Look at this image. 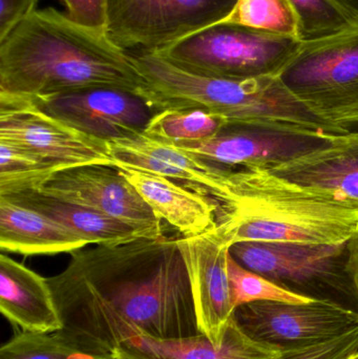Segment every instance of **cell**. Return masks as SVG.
Instances as JSON below:
<instances>
[{
    "label": "cell",
    "instance_id": "d6a6232c",
    "mask_svg": "<svg viewBox=\"0 0 358 359\" xmlns=\"http://www.w3.org/2000/svg\"><path fill=\"white\" fill-rule=\"evenodd\" d=\"M69 359H99L97 358L96 356L90 355L88 353H83V352H75V353L71 354L69 356Z\"/></svg>",
    "mask_w": 358,
    "mask_h": 359
},
{
    "label": "cell",
    "instance_id": "ac0fdd59",
    "mask_svg": "<svg viewBox=\"0 0 358 359\" xmlns=\"http://www.w3.org/2000/svg\"><path fill=\"white\" fill-rule=\"evenodd\" d=\"M282 354L248 337L233 318L221 345L204 334L167 339L139 337L120 344L113 359H279Z\"/></svg>",
    "mask_w": 358,
    "mask_h": 359
},
{
    "label": "cell",
    "instance_id": "d6986e66",
    "mask_svg": "<svg viewBox=\"0 0 358 359\" xmlns=\"http://www.w3.org/2000/svg\"><path fill=\"white\" fill-rule=\"evenodd\" d=\"M0 312L19 330L56 333L63 328L48 278L0 255Z\"/></svg>",
    "mask_w": 358,
    "mask_h": 359
},
{
    "label": "cell",
    "instance_id": "5bb4252c",
    "mask_svg": "<svg viewBox=\"0 0 358 359\" xmlns=\"http://www.w3.org/2000/svg\"><path fill=\"white\" fill-rule=\"evenodd\" d=\"M188 268L199 330L214 345H221L235 309L228 276L229 247L214 229L178 238Z\"/></svg>",
    "mask_w": 358,
    "mask_h": 359
},
{
    "label": "cell",
    "instance_id": "1f68e13d",
    "mask_svg": "<svg viewBox=\"0 0 358 359\" xmlns=\"http://www.w3.org/2000/svg\"><path fill=\"white\" fill-rule=\"evenodd\" d=\"M333 1L358 20V0H333Z\"/></svg>",
    "mask_w": 358,
    "mask_h": 359
},
{
    "label": "cell",
    "instance_id": "7a4b0ae2",
    "mask_svg": "<svg viewBox=\"0 0 358 359\" xmlns=\"http://www.w3.org/2000/svg\"><path fill=\"white\" fill-rule=\"evenodd\" d=\"M139 93L130 53L55 8L35 11L0 42V95L42 100L88 88Z\"/></svg>",
    "mask_w": 358,
    "mask_h": 359
},
{
    "label": "cell",
    "instance_id": "f1b7e54d",
    "mask_svg": "<svg viewBox=\"0 0 358 359\" xmlns=\"http://www.w3.org/2000/svg\"><path fill=\"white\" fill-rule=\"evenodd\" d=\"M69 20L80 27L104 32L106 25V0H59Z\"/></svg>",
    "mask_w": 358,
    "mask_h": 359
},
{
    "label": "cell",
    "instance_id": "4dcf8cb0",
    "mask_svg": "<svg viewBox=\"0 0 358 359\" xmlns=\"http://www.w3.org/2000/svg\"><path fill=\"white\" fill-rule=\"evenodd\" d=\"M347 270L352 280L358 297V233L348 242Z\"/></svg>",
    "mask_w": 358,
    "mask_h": 359
},
{
    "label": "cell",
    "instance_id": "7c38bea8",
    "mask_svg": "<svg viewBox=\"0 0 358 359\" xmlns=\"http://www.w3.org/2000/svg\"><path fill=\"white\" fill-rule=\"evenodd\" d=\"M73 128L109 141L144 133L156 111L139 93L97 88L32 100Z\"/></svg>",
    "mask_w": 358,
    "mask_h": 359
},
{
    "label": "cell",
    "instance_id": "484cf974",
    "mask_svg": "<svg viewBox=\"0 0 358 359\" xmlns=\"http://www.w3.org/2000/svg\"><path fill=\"white\" fill-rule=\"evenodd\" d=\"M228 276L235 309L256 302L304 304L313 301L312 299L287 290L265 276L247 269L237 263L230 252L228 257Z\"/></svg>",
    "mask_w": 358,
    "mask_h": 359
},
{
    "label": "cell",
    "instance_id": "836d02e7",
    "mask_svg": "<svg viewBox=\"0 0 358 359\" xmlns=\"http://www.w3.org/2000/svg\"><path fill=\"white\" fill-rule=\"evenodd\" d=\"M349 359H358V353H357V354H355V355H354V356H352V358H349Z\"/></svg>",
    "mask_w": 358,
    "mask_h": 359
},
{
    "label": "cell",
    "instance_id": "603a6c76",
    "mask_svg": "<svg viewBox=\"0 0 358 359\" xmlns=\"http://www.w3.org/2000/svg\"><path fill=\"white\" fill-rule=\"evenodd\" d=\"M59 168L31 151L0 141V196L38 189Z\"/></svg>",
    "mask_w": 358,
    "mask_h": 359
},
{
    "label": "cell",
    "instance_id": "5b68a950",
    "mask_svg": "<svg viewBox=\"0 0 358 359\" xmlns=\"http://www.w3.org/2000/svg\"><path fill=\"white\" fill-rule=\"evenodd\" d=\"M301 44L296 38L221 21L153 53L195 75L246 80L279 77Z\"/></svg>",
    "mask_w": 358,
    "mask_h": 359
},
{
    "label": "cell",
    "instance_id": "cb8c5ba5",
    "mask_svg": "<svg viewBox=\"0 0 358 359\" xmlns=\"http://www.w3.org/2000/svg\"><path fill=\"white\" fill-rule=\"evenodd\" d=\"M298 19V39L312 42L358 27V20L333 0H289Z\"/></svg>",
    "mask_w": 358,
    "mask_h": 359
},
{
    "label": "cell",
    "instance_id": "e0dca14e",
    "mask_svg": "<svg viewBox=\"0 0 358 359\" xmlns=\"http://www.w3.org/2000/svg\"><path fill=\"white\" fill-rule=\"evenodd\" d=\"M155 211L183 236H195L214 229L218 203L203 192L182 186L177 181L149 170L115 164Z\"/></svg>",
    "mask_w": 358,
    "mask_h": 359
},
{
    "label": "cell",
    "instance_id": "d4e9b609",
    "mask_svg": "<svg viewBox=\"0 0 358 359\" xmlns=\"http://www.w3.org/2000/svg\"><path fill=\"white\" fill-rule=\"evenodd\" d=\"M223 21L298 39V19L289 0H237Z\"/></svg>",
    "mask_w": 358,
    "mask_h": 359
},
{
    "label": "cell",
    "instance_id": "52a82bcc",
    "mask_svg": "<svg viewBox=\"0 0 358 359\" xmlns=\"http://www.w3.org/2000/svg\"><path fill=\"white\" fill-rule=\"evenodd\" d=\"M229 252L244 267L287 290L358 312L357 291L347 270L348 243L243 242L233 245Z\"/></svg>",
    "mask_w": 358,
    "mask_h": 359
},
{
    "label": "cell",
    "instance_id": "4fadbf2b",
    "mask_svg": "<svg viewBox=\"0 0 358 359\" xmlns=\"http://www.w3.org/2000/svg\"><path fill=\"white\" fill-rule=\"evenodd\" d=\"M333 136L229 126L209 140L177 147L214 165L269 170L315 151Z\"/></svg>",
    "mask_w": 358,
    "mask_h": 359
},
{
    "label": "cell",
    "instance_id": "44dd1931",
    "mask_svg": "<svg viewBox=\"0 0 358 359\" xmlns=\"http://www.w3.org/2000/svg\"><path fill=\"white\" fill-rule=\"evenodd\" d=\"M0 196L57 222L88 241V244H117L142 236L123 222L88 207L48 196L39 190H23Z\"/></svg>",
    "mask_w": 358,
    "mask_h": 359
},
{
    "label": "cell",
    "instance_id": "7402d4cb",
    "mask_svg": "<svg viewBox=\"0 0 358 359\" xmlns=\"http://www.w3.org/2000/svg\"><path fill=\"white\" fill-rule=\"evenodd\" d=\"M228 126L221 116L200 109H170L157 111L144 134L174 145L204 142Z\"/></svg>",
    "mask_w": 358,
    "mask_h": 359
},
{
    "label": "cell",
    "instance_id": "30bf717a",
    "mask_svg": "<svg viewBox=\"0 0 358 359\" xmlns=\"http://www.w3.org/2000/svg\"><path fill=\"white\" fill-rule=\"evenodd\" d=\"M0 141L22 147L60 170L113 165L106 141L73 128L29 99L0 95Z\"/></svg>",
    "mask_w": 358,
    "mask_h": 359
},
{
    "label": "cell",
    "instance_id": "4316f807",
    "mask_svg": "<svg viewBox=\"0 0 358 359\" xmlns=\"http://www.w3.org/2000/svg\"><path fill=\"white\" fill-rule=\"evenodd\" d=\"M75 352L58 333L18 330L0 348V359H69Z\"/></svg>",
    "mask_w": 358,
    "mask_h": 359
},
{
    "label": "cell",
    "instance_id": "6da1fadb",
    "mask_svg": "<svg viewBox=\"0 0 358 359\" xmlns=\"http://www.w3.org/2000/svg\"><path fill=\"white\" fill-rule=\"evenodd\" d=\"M71 255L48 282L63 324L56 333L76 351L113 359L134 337L201 334L178 238L141 236Z\"/></svg>",
    "mask_w": 358,
    "mask_h": 359
},
{
    "label": "cell",
    "instance_id": "3957f363",
    "mask_svg": "<svg viewBox=\"0 0 358 359\" xmlns=\"http://www.w3.org/2000/svg\"><path fill=\"white\" fill-rule=\"evenodd\" d=\"M214 231L229 248L243 242L343 244L358 233V206L263 168H228Z\"/></svg>",
    "mask_w": 358,
    "mask_h": 359
},
{
    "label": "cell",
    "instance_id": "ba28073f",
    "mask_svg": "<svg viewBox=\"0 0 358 359\" xmlns=\"http://www.w3.org/2000/svg\"><path fill=\"white\" fill-rule=\"evenodd\" d=\"M237 0H106L105 35L128 52H157L225 20Z\"/></svg>",
    "mask_w": 358,
    "mask_h": 359
},
{
    "label": "cell",
    "instance_id": "ffe728a7",
    "mask_svg": "<svg viewBox=\"0 0 358 359\" xmlns=\"http://www.w3.org/2000/svg\"><path fill=\"white\" fill-rule=\"evenodd\" d=\"M88 241L37 211L0 196V249L32 257L73 253Z\"/></svg>",
    "mask_w": 358,
    "mask_h": 359
},
{
    "label": "cell",
    "instance_id": "8fae6325",
    "mask_svg": "<svg viewBox=\"0 0 358 359\" xmlns=\"http://www.w3.org/2000/svg\"><path fill=\"white\" fill-rule=\"evenodd\" d=\"M36 190L123 222L145 238L164 236L163 222L113 166L90 164L65 168Z\"/></svg>",
    "mask_w": 358,
    "mask_h": 359
},
{
    "label": "cell",
    "instance_id": "9a60e30c",
    "mask_svg": "<svg viewBox=\"0 0 358 359\" xmlns=\"http://www.w3.org/2000/svg\"><path fill=\"white\" fill-rule=\"evenodd\" d=\"M107 144L113 165L122 164L184 182L216 203L222 202L226 194L228 168L208 163L177 145L151 138L144 133L116 139Z\"/></svg>",
    "mask_w": 358,
    "mask_h": 359
},
{
    "label": "cell",
    "instance_id": "9c48e42d",
    "mask_svg": "<svg viewBox=\"0 0 358 359\" xmlns=\"http://www.w3.org/2000/svg\"><path fill=\"white\" fill-rule=\"evenodd\" d=\"M233 320L248 337L282 352L319 345L358 328V312L322 299L256 302L237 308Z\"/></svg>",
    "mask_w": 358,
    "mask_h": 359
},
{
    "label": "cell",
    "instance_id": "277c9868",
    "mask_svg": "<svg viewBox=\"0 0 358 359\" xmlns=\"http://www.w3.org/2000/svg\"><path fill=\"white\" fill-rule=\"evenodd\" d=\"M144 88L139 92L153 111L200 109L229 126H259L298 134L342 135L317 119L280 77L219 79L179 69L153 52L132 54Z\"/></svg>",
    "mask_w": 358,
    "mask_h": 359
},
{
    "label": "cell",
    "instance_id": "83f0119b",
    "mask_svg": "<svg viewBox=\"0 0 358 359\" xmlns=\"http://www.w3.org/2000/svg\"><path fill=\"white\" fill-rule=\"evenodd\" d=\"M357 353L358 328L319 345L283 351L279 359H349Z\"/></svg>",
    "mask_w": 358,
    "mask_h": 359
},
{
    "label": "cell",
    "instance_id": "8992f818",
    "mask_svg": "<svg viewBox=\"0 0 358 359\" xmlns=\"http://www.w3.org/2000/svg\"><path fill=\"white\" fill-rule=\"evenodd\" d=\"M279 77L317 119L340 134L350 132L358 126V27L302 42Z\"/></svg>",
    "mask_w": 358,
    "mask_h": 359
},
{
    "label": "cell",
    "instance_id": "f546056e",
    "mask_svg": "<svg viewBox=\"0 0 358 359\" xmlns=\"http://www.w3.org/2000/svg\"><path fill=\"white\" fill-rule=\"evenodd\" d=\"M37 4L38 0H0V42L37 11Z\"/></svg>",
    "mask_w": 358,
    "mask_h": 359
},
{
    "label": "cell",
    "instance_id": "2e32d148",
    "mask_svg": "<svg viewBox=\"0 0 358 359\" xmlns=\"http://www.w3.org/2000/svg\"><path fill=\"white\" fill-rule=\"evenodd\" d=\"M267 170L358 206V130L334 135L315 151Z\"/></svg>",
    "mask_w": 358,
    "mask_h": 359
}]
</instances>
